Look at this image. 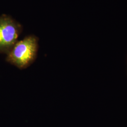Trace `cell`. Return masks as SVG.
Listing matches in <instances>:
<instances>
[{
  "label": "cell",
  "instance_id": "6da1fadb",
  "mask_svg": "<svg viewBox=\"0 0 127 127\" xmlns=\"http://www.w3.org/2000/svg\"><path fill=\"white\" fill-rule=\"evenodd\" d=\"M38 50V37L27 35L16 42L6 55V61L20 70L26 69L35 61Z\"/></svg>",
  "mask_w": 127,
  "mask_h": 127
},
{
  "label": "cell",
  "instance_id": "7a4b0ae2",
  "mask_svg": "<svg viewBox=\"0 0 127 127\" xmlns=\"http://www.w3.org/2000/svg\"><path fill=\"white\" fill-rule=\"evenodd\" d=\"M23 26L7 14L0 16V53L7 55L18 41Z\"/></svg>",
  "mask_w": 127,
  "mask_h": 127
}]
</instances>
